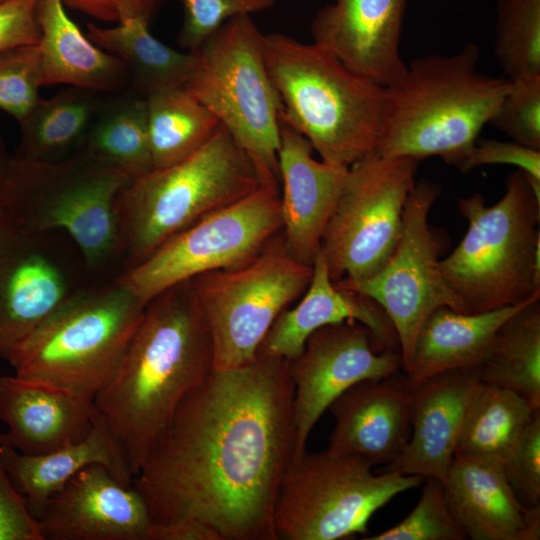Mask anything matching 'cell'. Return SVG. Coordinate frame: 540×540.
I'll return each mask as SVG.
<instances>
[{"mask_svg":"<svg viewBox=\"0 0 540 540\" xmlns=\"http://www.w3.org/2000/svg\"><path fill=\"white\" fill-rule=\"evenodd\" d=\"M38 0H10L0 4V51L38 43Z\"/></svg>","mask_w":540,"mask_h":540,"instance_id":"b9f144b4","label":"cell"},{"mask_svg":"<svg viewBox=\"0 0 540 540\" xmlns=\"http://www.w3.org/2000/svg\"><path fill=\"white\" fill-rule=\"evenodd\" d=\"M261 185L254 163L221 124L187 157L130 179L115 202L121 273L176 233Z\"/></svg>","mask_w":540,"mask_h":540,"instance_id":"5b68a950","label":"cell"},{"mask_svg":"<svg viewBox=\"0 0 540 540\" xmlns=\"http://www.w3.org/2000/svg\"><path fill=\"white\" fill-rule=\"evenodd\" d=\"M11 157L5 147V143L0 135V185L6 175Z\"/></svg>","mask_w":540,"mask_h":540,"instance_id":"bcb514c9","label":"cell"},{"mask_svg":"<svg viewBox=\"0 0 540 540\" xmlns=\"http://www.w3.org/2000/svg\"><path fill=\"white\" fill-rule=\"evenodd\" d=\"M496 164L516 166L528 177L540 181V150L512 140L478 138L457 168L465 173L479 166Z\"/></svg>","mask_w":540,"mask_h":540,"instance_id":"ab89813d","label":"cell"},{"mask_svg":"<svg viewBox=\"0 0 540 540\" xmlns=\"http://www.w3.org/2000/svg\"><path fill=\"white\" fill-rule=\"evenodd\" d=\"M480 51L468 43L450 55L414 59L385 87L374 153L418 161L439 156L458 167L496 114L509 79L478 69Z\"/></svg>","mask_w":540,"mask_h":540,"instance_id":"3957f363","label":"cell"},{"mask_svg":"<svg viewBox=\"0 0 540 540\" xmlns=\"http://www.w3.org/2000/svg\"><path fill=\"white\" fill-rule=\"evenodd\" d=\"M43 540H148V506L132 484L92 464L51 497L36 518Z\"/></svg>","mask_w":540,"mask_h":540,"instance_id":"2e32d148","label":"cell"},{"mask_svg":"<svg viewBox=\"0 0 540 540\" xmlns=\"http://www.w3.org/2000/svg\"><path fill=\"white\" fill-rule=\"evenodd\" d=\"M42 86L38 43L0 51V109L23 119L41 99Z\"/></svg>","mask_w":540,"mask_h":540,"instance_id":"d590c367","label":"cell"},{"mask_svg":"<svg viewBox=\"0 0 540 540\" xmlns=\"http://www.w3.org/2000/svg\"><path fill=\"white\" fill-rule=\"evenodd\" d=\"M7 1H10V0H0V4H3L5 2H7Z\"/></svg>","mask_w":540,"mask_h":540,"instance_id":"7dc6e473","label":"cell"},{"mask_svg":"<svg viewBox=\"0 0 540 540\" xmlns=\"http://www.w3.org/2000/svg\"><path fill=\"white\" fill-rule=\"evenodd\" d=\"M418 164L372 152L348 168L320 247L334 283L369 278L391 257Z\"/></svg>","mask_w":540,"mask_h":540,"instance_id":"7c38bea8","label":"cell"},{"mask_svg":"<svg viewBox=\"0 0 540 540\" xmlns=\"http://www.w3.org/2000/svg\"><path fill=\"white\" fill-rule=\"evenodd\" d=\"M400 368V353L381 349L369 329L357 321L314 331L301 354L289 361L294 385L293 459L306 451L313 427L340 394L358 382L392 376Z\"/></svg>","mask_w":540,"mask_h":540,"instance_id":"9a60e30c","label":"cell"},{"mask_svg":"<svg viewBox=\"0 0 540 540\" xmlns=\"http://www.w3.org/2000/svg\"><path fill=\"white\" fill-rule=\"evenodd\" d=\"M191 52L183 88L228 130L262 184L279 188L281 103L266 68L263 33L251 15H237Z\"/></svg>","mask_w":540,"mask_h":540,"instance_id":"9c48e42d","label":"cell"},{"mask_svg":"<svg viewBox=\"0 0 540 540\" xmlns=\"http://www.w3.org/2000/svg\"><path fill=\"white\" fill-rule=\"evenodd\" d=\"M407 0H333L311 23L313 43L343 65L388 87L405 72L400 44Z\"/></svg>","mask_w":540,"mask_h":540,"instance_id":"ac0fdd59","label":"cell"},{"mask_svg":"<svg viewBox=\"0 0 540 540\" xmlns=\"http://www.w3.org/2000/svg\"><path fill=\"white\" fill-rule=\"evenodd\" d=\"M145 306L119 275L83 285L0 355L17 377L94 399L119 365Z\"/></svg>","mask_w":540,"mask_h":540,"instance_id":"8992f818","label":"cell"},{"mask_svg":"<svg viewBox=\"0 0 540 540\" xmlns=\"http://www.w3.org/2000/svg\"><path fill=\"white\" fill-rule=\"evenodd\" d=\"M481 382L478 367H465L435 374L412 387L408 443L382 472L443 482L468 405Z\"/></svg>","mask_w":540,"mask_h":540,"instance_id":"ffe728a7","label":"cell"},{"mask_svg":"<svg viewBox=\"0 0 540 540\" xmlns=\"http://www.w3.org/2000/svg\"><path fill=\"white\" fill-rule=\"evenodd\" d=\"M468 221L458 246L440 260L445 281L465 313L540 299V198L517 170L491 205L480 193L457 199Z\"/></svg>","mask_w":540,"mask_h":540,"instance_id":"52a82bcc","label":"cell"},{"mask_svg":"<svg viewBox=\"0 0 540 540\" xmlns=\"http://www.w3.org/2000/svg\"><path fill=\"white\" fill-rule=\"evenodd\" d=\"M148 540H222L209 525L194 519L153 522Z\"/></svg>","mask_w":540,"mask_h":540,"instance_id":"ee69618b","label":"cell"},{"mask_svg":"<svg viewBox=\"0 0 540 540\" xmlns=\"http://www.w3.org/2000/svg\"><path fill=\"white\" fill-rule=\"evenodd\" d=\"M442 485L447 505L468 538L540 539V506L521 503L501 463L455 454Z\"/></svg>","mask_w":540,"mask_h":540,"instance_id":"44dd1931","label":"cell"},{"mask_svg":"<svg viewBox=\"0 0 540 540\" xmlns=\"http://www.w3.org/2000/svg\"><path fill=\"white\" fill-rule=\"evenodd\" d=\"M263 54L281 103L280 121L304 136L327 164L349 168L374 152L385 87L312 43L263 34Z\"/></svg>","mask_w":540,"mask_h":540,"instance_id":"277c9868","label":"cell"},{"mask_svg":"<svg viewBox=\"0 0 540 540\" xmlns=\"http://www.w3.org/2000/svg\"><path fill=\"white\" fill-rule=\"evenodd\" d=\"M504 470L521 503L527 507L540 506V408L534 412Z\"/></svg>","mask_w":540,"mask_h":540,"instance_id":"f35d334b","label":"cell"},{"mask_svg":"<svg viewBox=\"0 0 540 540\" xmlns=\"http://www.w3.org/2000/svg\"><path fill=\"white\" fill-rule=\"evenodd\" d=\"M64 5L91 17L120 23L129 19L147 22L157 9L159 0H62Z\"/></svg>","mask_w":540,"mask_h":540,"instance_id":"7bdbcfd3","label":"cell"},{"mask_svg":"<svg viewBox=\"0 0 540 540\" xmlns=\"http://www.w3.org/2000/svg\"><path fill=\"white\" fill-rule=\"evenodd\" d=\"M536 410L514 391L481 382L468 405L455 454L491 459L504 466Z\"/></svg>","mask_w":540,"mask_h":540,"instance_id":"1f68e13d","label":"cell"},{"mask_svg":"<svg viewBox=\"0 0 540 540\" xmlns=\"http://www.w3.org/2000/svg\"><path fill=\"white\" fill-rule=\"evenodd\" d=\"M312 268L311 280L303 298L294 308L280 313L265 336L259 352L293 360L301 354L307 338L314 331L344 321L363 324L381 349L399 352L395 329L385 311L374 300L337 288L330 278L321 251Z\"/></svg>","mask_w":540,"mask_h":540,"instance_id":"cb8c5ba5","label":"cell"},{"mask_svg":"<svg viewBox=\"0 0 540 540\" xmlns=\"http://www.w3.org/2000/svg\"><path fill=\"white\" fill-rule=\"evenodd\" d=\"M440 193L438 184L416 181L405 203L398 243L388 261L369 278L334 283L339 289L369 297L385 311L398 338L404 371L418 331L432 311L447 306L464 312L441 271V237L428 223Z\"/></svg>","mask_w":540,"mask_h":540,"instance_id":"5bb4252c","label":"cell"},{"mask_svg":"<svg viewBox=\"0 0 540 540\" xmlns=\"http://www.w3.org/2000/svg\"><path fill=\"white\" fill-rule=\"evenodd\" d=\"M38 42L42 86L66 84L97 93L128 89L126 64L85 36L70 19L62 0H38Z\"/></svg>","mask_w":540,"mask_h":540,"instance_id":"d4e9b609","label":"cell"},{"mask_svg":"<svg viewBox=\"0 0 540 540\" xmlns=\"http://www.w3.org/2000/svg\"><path fill=\"white\" fill-rule=\"evenodd\" d=\"M279 129L281 233L290 255L312 266L348 168L314 159L304 136L282 121Z\"/></svg>","mask_w":540,"mask_h":540,"instance_id":"d6986e66","label":"cell"},{"mask_svg":"<svg viewBox=\"0 0 540 540\" xmlns=\"http://www.w3.org/2000/svg\"><path fill=\"white\" fill-rule=\"evenodd\" d=\"M52 232L18 228L0 253V354L83 286L50 242Z\"/></svg>","mask_w":540,"mask_h":540,"instance_id":"e0dca14e","label":"cell"},{"mask_svg":"<svg viewBox=\"0 0 540 540\" xmlns=\"http://www.w3.org/2000/svg\"><path fill=\"white\" fill-rule=\"evenodd\" d=\"M17 231L18 227L14 224L0 203V253L11 241Z\"/></svg>","mask_w":540,"mask_h":540,"instance_id":"f6af8a7d","label":"cell"},{"mask_svg":"<svg viewBox=\"0 0 540 540\" xmlns=\"http://www.w3.org/2000/svg\"><path fill=\"white\" fill-rule=\"evenodd\" d=\"M78 150L97 164L132 178L153 169L146 98L124 90L102 99Z\"/></svg>","mask_w":540,"mask_h":540,"instance_id":"83f0119b","label":"cell"},{"mask_svg":"<svg viewBox=\"0 0 540 540\" xmlns=\"http://www.w3.org/2000/svg\"><path fill=\"white\" fill-rule=\"evenodd\" d=\"M281 228L279 188L261 185L176 233L144 261L118 275L147 304L164 290L202 273L244 265Z\"/></svg>","mask_w":540,"mask_h":540,"instance_id":"4fadbf2b","label":"cell"},{"mask_svg":"<svg viewBox=\"0 0 540 540\" xmlns=\"http://www.w3.org/2000/svg\"><path fill=\"white\" fill-rule=\"evenodd\" d=\"M184 20L178 35L180 46L188 51L199 48L225 22L234 16L262 12L275 0H181Z\"/></svg>","mask_w":540,"mask_h":540,"instance_id":"74e56055","label":"cell"},{"mask_svg":"<svg viewBox=\"0 0 540 540\" xmlns=\"http://www.w3.org/2000/svg\"><path fill=\"white\" fill-rule=\"evenodd\" d=\"M530 302L481 313H464L447 306L432 311L418 331L405 371L410 388L447 370L478 367L501 324Z\"/></svg>","mask_w":540,"mask_h":540,"instance_id":"4316f807","label":"cell"},{"mask_svg":"<svg viewBox=\"0 0 540 540\" xmlns=\"http://www.w3.org/2000/svg\"><path fill=\"white\" fill-rule=\"evenodd\" d=\"M0 451L11 483L35 519L51 497L89 465H103L125 484L130 485L133 480L129 468L98 413L92 429L80 441L40 455H25L4 445H0Z\"/></svg>","mask_w":540,"mask_h":540,"instance_id":"484cf974","label":"cell"},{"mask_svg":"<svg viewBox=\"0 0 540 540\" xmlns=\"http://www.w3.org/2000/svg\"><path fill=\"white\" fill-rule=\"evenodd\" d=\"M512 141L540 150V74L509 79V87L490 121Z\"/></svg>","mask_w":540,"mask_h":540,"instance_id":"8d00e7d4","label":"cell"},{"mask_svg":"<svg viewBox=\"0 0 540 540\" xmlns=\"http://www.w3.org/2000/svg\"><path fill=\"white\" fill-rule=\"evenodd\" d=\"M130 179L81 150L52 162L13 155L0 203L24 231L66 233L90 276H99L118 262L115 202Z\"/></svg>","mask_w":540,"mask_h":540,"instance_id":"ba28073f","label":"cell"},{"mask_svg":"<svg viewBox=\"0 0 540 540\" xmlns=\"http://www.w3.org/2000/svg\"><path fill=\"white\" fill-rule=\"evenodd\" d=\"M0 540H43L37 520L8 477L1 451Z\"/></svg>","mask_w":540,"mask_h":540,"instance_id":"60d3db41","label":"cell"},{"mask_svg":"<svg viewBox=\"0 0 540 540\" xmlns=\"http://www.w3.org/2000/svg\"><path fill=\"white\" fill-rule=\"evenodd\" d=\"M375 464L354 454L306 451L291 460L274 510L276 538L338 540L367 533L372 515L424 478L375 474Z\"/></svg>","mask_w":540,"mask_h":540,"instance_id":"30bf717a","label":"cell"},{"mask_svg":"<svg viewBox=\"0 0 540 540\" xmlns=\"http://www.w3.org/2000/svg\"><path fill=\"white\" fill-rule=\"evenodd\" d=\"M312 271L290 255L280 231L244 265L190 279L211 334L214 369L252 361L280 313L305 292Z\"/></svg>","mask_w":540,"mask_h":540,"instance_id":"8fae6325","label":"cell"},{"mask_svg":"<svg viewBox=\"0 0 540 540\" xmlns=\"http://www.w3.org/2000/svg\"><path fill=\"white\" fill-rule=\"evenodd\" d=\"M493 53L507 79L540 74V0H495Z\"/></svg>","mask_w":540,"mask_h":540,"instance_id":"836d02e7","label":"cell"},{"mask_svg":"<svg viewBox=\"0 0 540 540\" xmlns=\"http://www.w3.org/2000/svg\"><path fill=\"white\" fill-rule=\"evenodd\" d=\"M483 383L514 391L540 408V303L531 301L498 328L478 366Z\"/></svg>","mask_w":540,"mask_h":540,"instance_id":"4dcf8cb0","label":"cell"},{"mask_svg":"<svg viewBox=\"0 0 540 540\" xmlns=\"http://www.w3.org/2000/svg\"><path fill=\"white\" fill-rule=\"evenodd\" d=\"M153 168L190 155L215 132L220 122L183 87H165L146 96Z\"/></svg>","mask_w":540,"mask_h":540,"instance_id":"d6a6232c","label":"cell"},{"mask_svg":"<svg viewBox=\"0 0 540 540\" xmlns=\"http://www.w3.org/2000/svg\"><path fill=\"white\" fill-rule=\"evenodd\" d=\"M213 369L211 334L190 280L152 298L94 398L133 478L182 400Z\"/></svg>","mask_w":540,"mask_h":540,"instance_id":"7a4b0ae2","label":"cell"},{"mask_svg":"<svg viewBox=\"0 0 540 540\" xmlns=\"http://www.w3.org/2000/svg\"><path fill=\"white\" fill-rule=\"evenodd\" d=\"M289 361L258 351L213 369L182 400L132 485L152 521L203 522L222 540H277L274 510L295 453Z\"/></svg>","mask_w":540,"mask_h":540,"instance_id":"6da1fadb","label":"cell"},{"mask_svg":"<svg viewBox=\"0 0 540 540\" xmlns=\"http://www.w3.org/2000/svg\"><path fill=\"white\" fill-rule=\"evenodd\" d=\"M94 399L13 376L0 377V445L45 454L82 440L94 425Z\"/></svg>","mask_w":540,"mask_h":540,"instance_id":"603a6c76","label":"cell"},{"mask_svg":"<svg viewBox=\"0 0 540 540\" xmlns=\"http://www.w3.org/2000/svg\"><path fill=\"white\" fill-rule=\"evenodd\" d=\"M414 509L397 525L365 540H464L467 535L452 515L442 482L425 478Z\"/></svg>","mask_w":540,"mask_h":540,"instance_id":"e575fe53","label":"cell"},{"mask_svg":"<svg viewBox=\"0 0 540 540\" xmlns=\"http://www.w3.org/2000/svg\"><path fill=\"white\" fill-rule=\"evenodd\" d=\"M102 99L97 92L71 86L40 99L19 121L15 155L43 162L67 158L82 146Z\"/></svg>","mask_w":540,"mask_h":540,"instance_id":"f1b7e54d","label":"cell"},{"mask_svg":"<svg viewBox=\"0 0 540 540\" xmlns=\"http://www.w3.org/2000/svg\"><path fill=\"white\" fill-rule=\"evenodd\" d=\"M87 37L126 64L132 90L144 97L160 88L183 87L193 64L192 52H180L156 39L143 19L109 28L88 23Z\"/></svg>","mask_w":540,"mask_h":540,"instance_id":"f546056e","label":"cell"},{"mask_svg":"<svg viewBox=\"0 0 540 540\" xmlns=\"http://www.w3.org/2000/svg\"><path fill=\"white\" fill-rule=\"evenodd\" d=\"M410 402L405 375L354 384L328 408L335 426L327 450L359 455L374 464L391 462L410 437Z\"/></svg>","mask_w":540,"mask_h":540,"instance_id":"7402d4cb","label":"cell"}]
</instances>
